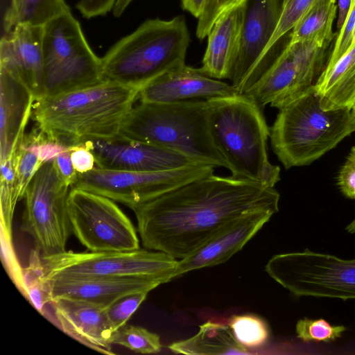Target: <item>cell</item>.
<instances>
[{
  "mask_svg": "<svg viewBox=\"0 0 355 355\" xmlns=\"http://www.w3.org/2000/svg\"><path fill=\"white\" fill-rule=\"evenodd\" d=\"M70 151L61 153L53 159V162L60 177L71 187L76 182L78 172L72 164Z\"/></svg>",
  "mask_w": 355,
  "mask_h": 355,
  "instance_id": "38",
  "label": "cell"
},
{
  "mask_svg": "<svg viewBox=\"0 0 355 355\" xmlns=\"http://www.w3.org/2000/svg\"><path fill=\"white\" fill-rule=\"evenodd\" d=\"M74 168L78 173H84L95 167V157L85 142L73 145L70 151Z\"/></svg>",
  "mask_w": 355,
  "mask_h": 355,
  "instance_id": "37",
  "label": "cell"
},
{
  "mask_svg": "<svg viewBox=\"0 0 355 355\" xmlns=\"http://www.w3.org/2000/svg\"><path fill=\"white\" fill-rule=\"evenodd\" d=\"M209 164H195L160 171L103 169L78 173L71 188H78L121 202L132 210L186 183L214 172Z\"/></svg>",
  "mask_w": 355,
  "mask_h": 355,
  "instance_id": "11",
  "label": "cell"
},
{
  "mask_svg": "<svg viewBox=\"0 0 355 355\" xmlns=\"http://www.w3.org/2000/svg\"><path fill=\"white\" fill-rule=\"evenodd\" d=\"M16 180L21 200L32 178L44 163L22 141L16 149Z\"/></svg>",
  "mask_w": 355,
  "mask_h": 355,
  "instance_id": "34",
  "label": "cell"
},
{
  "mask_svg": "<svg viewBox=\"0 0 355 355\" xmlns=\"http://www.w3.org/2000/svg\"><path fill=\"white\" fill-rule=\"evenodd\" d=\"M110 343L141 354L158 353L162 348L157 334L144 327L130 324H125L115 330L111 336Z\"/></svg>",
  "mask_w": 355,
  "mask_h": 355,
  "instance_id": "29",
  "label": "cell"
},
{
  "mask_svg": "<svg viewBox=\"0 0 355 355\" xmlns=\"http://www.w3.org/2000/svg\"><path fill=\"white\" fill-rule=\"evenodd\" d=\"M23 295L44 316L45 307L51 302V282L47 279L42 255L37 248L31 250L28 264L22 268Z\"/></svg>",
  "mask_w": 355,
  "mask_h": 355,
  "instance_id": "26",
  "label": "cell"
},
{
  "mask_svg": "<svg viewBox=\"0 0 355 355\" xmlns=\"http://www.w3.org/2000/svg\"><path fill=\"white\" fill-rule=\"evenodd\" d=\"M43 26L18 24L0 42V68L20 80L33 93L35 101L42 88Z\"/></svg>",
  "mask_w": 355,
  "mask_h": 355,
  "instance_id": "17",
  "label": "cell"
},
{
  "mask_svg": "<svg viewBox=\"0 0 355 355\" xmlns=\"http://www.w3.org/2000/svg\"><path fill=\"white\" fill-rule=\"evenodd\" d=\"M248 0H207L198 18L196 34L198 39L205 38L215 22L224 14Z\"/></svg>",
  "mask_w": 355,
  "mask_h": 355,
  "instance_id": "33",
  "label": "cell"
},
{
  "mask_svg": "<svg viewBox=\"0 0 355 355\" xmlns=\"http://www.w3.org/2000/svg\"><path fill=\"white\" fill-rule=\"evenodd\" d=\"M168 347L175 354L187 355L249 354L229 326L211 321L201 324L193 336L173 343Z\"/></svg>",
  "mask_w": 355,
  "mask_h": 355,
  "instance_id": "23",
  "label": "cell"
},
{
  "mask_svg": "<svg viewBox=\"0 0 355 355\" xmlns=\"http://www.w3.org/2000/svg\"><path fill=\"white\" fill-rule=\"evenodd\" d=\"M49 319L73 339L99 353L114 355L110 343L114 332L105 309L94 304L69 298L51 302Z\"/></svg>",
  "mask_w": 355,
  "mask_h": 355,
  "instance_id": "16",
  "label": "cell"
},
{
  "mask_svg": "<svg viewBox=\"0 0 355 355\" xmlns=\"http://www.w3.org/2000/svg\"><path fill=\"white\" fill-rule=\"evenodd\" d=\"M35 101L33 93L20 80L0 68L1 162L21 144Z\"/></svg>",
  "mask_w": 355,
  "mask_h": 355,
  "instance_id": "20",
  "label": "cell"
},
{
  "mask_svg": "<svg viewBox=\"0 0 355 355\" xmlns=\"http://www.w3.org/2000/svg\"><path fill=\"white\" fill-rule=\"evenodd\" d=\"M279 110L269 137L286 169L311 164L355 132L352 110L323 109L314 86Z\"/></svg>",
  "mask_w": 355,
  "mask_h": 355,
  "instance_id": "6",
  "label": "cell"
},
{
  "mask_svg": "<svg viewBox=\"0 0 355 355\" xmlns=\"http://www.w3.org/2000/svg\"><path fill=\"white\" fill-rule=\"evenodd\" d=\"M352 0H338V15L337 28L338 31L343 27L347 18Z\"/></svg>",
  "mask_w": 355,
  "mask_h": 355,
  "instance_id": "40",
  "label": "cell"
},
{
  "mask_svg": "<svg viewBox=\"0 0 355 355\" xmlns=\"http://www.w3.org/2000/svg\"><path fill=\"white\" fill-rule=\"evenodd\" d=\"M51 302L60 298L85 301L104 309L119 297L135 292H150L163 280L155 277H98L50 281Z\"/></svg>",
  "mask_w": 355,
  "mask_h": 355,
  "instance_id": "19",
  "label": "cell"
},
{
  "mask_svg": "<svg viewBox=\"0 0 355 355\" xmlns=\"http://www.w3.org/2000/svg\"><path fill=\"white\" fill-rule=\"evenodd\" d=\"M318 1L282 0L278 23L263 52L257 81L263 76L268 67V55L276 43L285 34L291 31L304 14Z\"/></svg>",
  "mask_w": 355,
  "mask_h": 355,
  "instance_id": "28",
  "label": "cell"
},
{
  "mask_svg": "<svg viewBox=\"0 0 355 355\" xmlns=\"http://www.w3.org/2000/svg\"><path fill=\"white\" fill-rule=\"evenodd\" d=\"M42 259L49 281L61 278L141 277L159 278L166 283L172 280L178 262L164 252L142 249L87 252L66 251Z\"/></svg>",
  "mask_w": 355,
  "mask_h": 355,
  "instance_id": "10",
  "label": "cell"
},
{
  "mask_svg": "<svg viewBox=\"0 0 355 355\" xmlns=\"http://www.w3.org/2000/svg\"><path fill=\"white\" fill-rule=\"evenodd\" d=\"M67 202L72 232L89 251L139 249L134 225L114 200L90 191L71 188Z\"/></svg>",
  "mask_w": 355,
  "mask_h": 355,
  "instance_id": "12",
  "label": "cell"
},
{
  "mask_svg": "<svg viewBox=\"0 0 355 355\" xmlns=\"http://www.w3.org/2000/svg\"><path fill=\"white\" fill-rule=\"evenodd\" d=\"M346 230L349 234H355V218L347 225Z\"/></svg>",
  "mask_w": 355,
  "mask_h": 355,
  "instance_id": "42",
  "label": "cell"
},
{
  "mask_svg": "<svg viewBox=\"0 0 355 355\" xmlns=\"http://www.w3.org/2000/svg\"><path fill=\"white\" fill-rule=\"evenodd\" d=\"M211 135L232 175L274 187L280 168L267 155L270 136L262 109L242 94L208 100Z\"/></svg>",
  "mask_w": 355,
  "mask_h": 355,
  "instance_id": "4",
  "label": "cell"
},
{
  "mask_svg": "<svg viewBox=\"0 0 355 355\" xmlns=\"http://www.w3.org/2000/svg\"><path fill=\"white\" fill-rule=\"evenodd\" d=\"M351 110H352V113H353V114H354V118H355V101H354V104H353V105H352V109H351Z\"/></svg>",
  "mask_w": 355,
  "mask_h": 355,
  "instance_id": "43",
  "label": "cell"
},
{
  "mask_svg": "<svg viewBox=\"0 0 355 355\" xmlns=\"http://www.w3.org/2000/svg\"><path fill=\"white\" fill-rule=\"evenodd\" d=\"M248 1L221 16L207 37V45L199 70L215 79H230L237 58Z\"/></svg>",
  "mask_w": 355,
  "mask_h": 355,
  "instance_id": "21",
  "label": "cell"
},
{
  "mask_svg": "<svg viewBox=\"0 0 355 355\" xmlns=\"http://www.w3.org/2000/svg\"><path fill=\"white\" fill-rule=\"evenodd\" d=\"M236 340L245 347H257L268 339L269 328L259 316L254 314L233 315L229 321Z\"/></svg>",
  "mask_w": 355,
  "mask_h": 355,
  "instance_id": "30",
  "label": "cell"
},
{
  "mask_svg": "<svg viewBox=\"0 0 355 355\" xmlns=\"http://www.w3.org/2000/svg\"><path fill=\"white\" fill-rule=\"evenodd\" d=\"M17 154L15 151L1 162V239L12 241V225L15 209L21 200L16 180Z\"/></svg>",
  "mask_w": 355,
  "mask_h": 355,
  "instance_id": "27",
  "label": "cell"
},
{
  "mask_svg": "<svg viewBox=\"0 0 355 355\" xmlns=\"http://www.w3.org/2000/svg\"><path fill=\"white\" fill-rule=\"evenodd\" d=\"M345 329L343 325H331L324 319L304 318L298 320L296 324L297 336L304 342H330L341 337Z\"/></svg>",
  "mask_w": 355,
  "mask_h": 355,
  "instance_id": "31",
  "label": "cell"
},
{
  "mask_svg": "<svg viewBox=\"0 0 355 355\" xmlns=\"http://www.w3.org/2000/svg\"><path fill=\"white\" fill-rule=\"evenodd\" d=\"M148 293L141 291L125 295L117 299L105 309L114 331L126 324L132 315L146 300Z\"/></svg>",
  "mask_w": 355,
  "mask_h": 355,
  "instance_id": "32",
  "label": "cell"
},
{
  "mask_svg": "<svg viewBox=\"0 0 355 355\" xmlns=\"http://www.w3.org/2000/svg\"><path fill=\"white\" fill-rule=\"evenodd\" d=\"M42 52V88L37 100L104 81L101 58L88 44L79 22L71 12L43 26Z\"/></svg>",
  "mask_w": 355,
  "mask_h": 355,
  "instance_id": "7",
  "label": "cell"
},
{
  "mask_svg": "<svg viewBox=\"0 0 355 355\" xmlns=\"http://www.w3.org/2000/svg\"><path fill=\"white\" fill-rule=\"evenodd\" d=\"M279 193L250 180L202 177L133 209L143 245L182 259L230 224L257 212L279 211Z\"/></svg>",
  "mask_w": 355,
  "mask_h": 355,
  "instance_id": "1",
  "label": "cell"
},
{
  "mask_svg": "<svg viewBox=\"0 0 355 355\" xmlns=\"http://www.w3.org/2000/svg\"><path fill=\"white\" fill-rule=\"evenodd\" d=\"M69 187L52 160L42 165L26 190L21 228L31 236L42 258L67 251L73 233L68 213Z\"/></svg>",
  "mask_w": 355,
  "mask_h": 355,
  "instance_id": "9",
  "label": "cell"
},
{
  "mask_svg": "<svg viewBox=\"0 0 355 355\" xmlns=\"http://www.w3.org/2000/svg\"><path fill=\"white\" fill-rule=\"evenodd\" d=\"M207 0H181L182 8L197 19L203 11Z\"/></svg>",
  "mask_w": 355,
  "mask_h": 355,
  "instance_id": "39",
  "label": "cell"
},
{
  "mask_svg": "<svg viewBox=\"0 0 355 355\" xmlns=\"http://www.w3.org/2000/svg\"><path fill=\"white\" fill-rule=\"evenodd\" d=\"M96 167L119 171H160L200 164L175 151L116 137L84 141Z\"/></svg>",
  "mask_w": 355,
  "mask_h": 355,
  "instance_id": "14",
  "label": "cell"
},
{
  "mask_svg": "<svg viewBox=\"0 0 355 355\" xmlns=\"http://www.w3.org/2000/svg\"><path fill=\"white\" fill-rule=\"evenodd\" d=\"M140 90L111 81L35 101L31 118L48 137L67 146L119 137Z\"/></svg>",
  "mask_w": 355,
  "mask_h": 355,
  "instance_id": "2",
  "label": "cell"
},
{
  "mask_svg": "<svg viewBox=\"0 0 355 355\" xmlns=\"http://www.w3.org/2000/svg\"><path fill=\"white\" fill-rule=\"evenodd\" d=\"M337 184L345 196L355 200V146L351 148L340 168Z\"/></svg>",
  "mask_w": 355,
  "mask_h": 355,
  "instance_id": "36",
  "label": "cell"
},
{
  "mask_svg": "<svg viewBox=\"0 0 355 355\" xmlns=\"http://www.w3.org/2000/svg\"><path fill=\"white\" fill-rule=\"evenodd\" d=\"M21 2V0H12L10 7L9 8L6 12H13L15 10H17Z\"/></svg>",
  "mask_w": 355,
  "mask_h": 355,
  "instance_id": "41",
  "label": "cell"
},
{
  "mask_svg": "<svg viewBox=\"0 0 355 355\" xmlns=\"http://www.w3.org/2000/svg\"><path fill=\"white\" fill-rule=\"evenodd\" d=\"M189 42L183 16L148 19L101 58L103 79L141 90L166 71L185 64Z\"/></svg>",
  "mask_w": 355,
  "mask_h": 355,
  "instance_id": "5",
  "label": "cell"
},
{
  "mask_svg": "<svg viewBox=\"0 0 355 355\" xmlns=\"http://www.w3.org/2000/svg\"><path fill=\"white\" fill-rule=\"evenodd\" d=\"M314 88L323 109H352L355 101V41L338 60L324 67Z\"/></svg>",
  "mask_w": 355,
  "mask_h": 355,
  "instance_id": "22",
  "label": "cell"
},
{
  "mask_svg": "<svg viewBox=\"0 0 355 355\" xmlns=\"http://www.w3.org/2000/svg\"><path fill=\"white\" fill-rule=\"evenodd\" d=\"M336 0H319L299 20L291 30L289 43L314 40L329 47L335 35L332 26L336 17Z\"/></svg>",
  "mask_w": 355,
  "mask_h": 355,
  "instance_id": "24",
  "label": "cell"
},
{
  "mask_svg": "<svg viewBox=\"0 0 355 355\" xmlns=\"http://www.w3.org/2000/svg\"><path fill=\"white\" fill-rule=\"evenodd\" d=\"M265 270L295 296L355 299V259L305 249L272 256Z\"/></svg>",
  "mask_w": 355,
  "mask_h": 355,
  "instance_id": "8",
  "label": "cell"
},
{
  "mask_svg": "<svg viewBox=\"0 0 355 355\" xmlns=\"http://www.w3.org/2000/svg\"><path fill=\"white\" fill-rule=\"evenodd\" d=\"M238 94L232 85L210 78L186 64L162 73L139 92L140 102L208 101Z\"/></svg>",
  "mask_w": 355,
  "mask_h": 355,
  "instance_id": "15",
  "label": "cell"
},
{
  "mask_svg": "<svg viewBox=\"0 0 355 355\" xmlns=\"http://www.w3.org/2000/svg\"><path fill=\"white\" fill-rule=\"evenodd\" d=\"M272 215L257 212L230 224L191 254L178 261L172 280L189 271L227 261L254 237Z\"/></svg>",
  "mask_w": 355,
  "mask_h": 355,
  "instance_id": "18",
  "label": "cell"
},
{
  "mask_svg": "<svg viewBox=\"0 0 355 355\" xmlns=\"http://www.w3.org/2000/svg\"><path fill=\"white\" fill-rule=\"evenodd\" d=\"M354 29L355 0H352L347 18L343 27L338 31L333 51L328 58L325 67L334 64L349 49L353 42Z\"/></svg>",
  "mask_w": 355,
  "mask_h": 355,
  "instance_id": "35",
  "label": "cell"
},
{
  "mask_svg": "<svg viewBox=\"0 0 355 355\" xmlns=\"http://www.w3.org/2000/svg\"><path fill=\"white\" fill-rule=\"evenodd\" d=\"M208 101L141 102L124 119L119 138L155 145L214 167L227 164L213 141Z\"/></svg>",
  "mask_w": 355,
  "mask_h": 355,
  "instance_id": "3",
  "label": "cell"
},
{
  "mask_svg": "<svg viewBox=\"0 0 355 355\" xmlns=\"http://www.w3.org/2000/svg\"><path fill=\"white\" fill-rule=\"evenodd\" d=\"M71 12L64 0H21L13 12H6L4 29L7 33L18 24L44 26L53 19Z\"/></svg>",
  "mask_w": 355,
  "mask_h": 355,
  "instance_id": "25",
  "label": "cell"
},
{
  "mask_svg": "<svg viewBox=\"0 0 355 355\" xmlns=\"http://www.w3.org/2000/svg\"><path fill=\"white\" fill-rule=\"evenodd\" d=\"M280 0H248L240 48L230 80L238 94L257 81L263 52L277 27Z\"/></svg>",
  "mask_w": 355,
  "mask_h": 355,
  "instance_id": "13",
  "label": "cell"
}]
</instances>
